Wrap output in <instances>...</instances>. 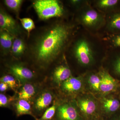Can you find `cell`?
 <instances>
[{
    "mask_svg": "<svg viewBox=\"0 0 120 120\" xmlns=\"http://www.w3.org/2000/svg\"><path fill=\"white\" fill-rule=\"evenodd\" d=\"M69 34V28L64 25L57 24L50 29L36 46L35 55L38 61L46 64L53 61L61 52Z\"/></svg>",
    "mask_w": 120,
    "mask_h": 120,
    "instance_id": "6da1fadb",
    "label": "cell"
},
{
    "mask_svg": "<svg viewBox=\"0 0 120 120\" xmlns=\"http://www.w3.org/2000/svg\"><path fill=\"white\" fill-rule=\"evenodd\" d=\"M33 5L41 19L60 17L63 15V9L58 1L56 0H38L35 1Z\"/></svg>",
    "mask_w": 120,
    "mask_h": 120,
    "instance_id": "7a4b0ae2",
    "label": "cell"
},
{
    "mask_svg": "<svg viewBox=\"0 0 120 120\" xmlns=\"http://www.w3.org/2000/svg\"><path fill=\"white\" fill-rule=\"evenodd\" d=\"M54 120H84L76 107L71 102L57 105Z\"/></svg>",
    "mask_w": 120,
    "mask_h": 120,
    "instance_id": "3957f363",
    "label": "cell"
},
{
    "mask_svg": "<svg viewBox=\"0 0 120 120\" xmlns=\"http://www.w3.org/2000/svg\"><path fill=\"white\" fill-rule=\"evenodd\" d=\"M54 97L52 92L49 90H45L38 94L34 99L32 107L34 116V114L37 116H42L49 107L53 101Z\"/></svg>",
    "mask_w": 120,
    "mask_h": 120,
    "instance_id": "277c9868",
    "label": "cell"
},
{
    "mask_svg": "<svg viewBox=\"0 0 120 120\" xmlns=\"http://www.w3.org/2000/svg\"><path fill=\"white\" fill-rule=\"evenodd\" d=\"M75 53L78 61L83 65H88L93 61L92 50L88 42L84 40L77 42L75 46Z\"/></svg>",
    "mask_w": 120,
    "mask_h": 120,
    "instance_id": "5b68a950",
    "label": "cell"
},
{
    "mask_svg": "<svg viewBox=\"0 0 120 120\" xmlns=\"http://www.w3.org/2000/svg\"><path fill=\"white\" fill-rule=\"evenodd\" d=\"M77 105L84 120H92L99 116L96 113L97 106L95 101L90 98H83L77 101Z\"/></svg>",
    "mask_w": 120,
    "mask_h": 120,
    "instance_id": "8992f818",
    "label": "cell"
},
{
    "mask_svg": "<svg viewBox=\"0 0 120 120\" xmlns=\"http://www.w3.org/2000/svg\"><path fill=\"white\" fill-rule=\"evenodd\" d=\"M100 91L105 94L120 92V81L107 72L101 74Z\"/></svg>",
    "mask_w": 120,
    "mask_h": 120,
    "instance_id": "52a82bcc",
    "label": "cell"
},
{
    "mask_svg": "<svg viewBox=\"0 0 120 120\" xmlns=\"http://www.w3.org/2000/svg\"><path fill=\"white\" fill-rule=\"evenodd\" d=\"M10 71L19 83L23 84L34 79V74L27 68L19 64H14L10 67Z\"/></svg>",
    "mask_w": 120,
    "mask_h": 120,
    "instance_id": "ba28073f",
    "label": "cell"
},
{
    "mask_svg": "<svg viewBox=\"0 0 120 120\" xmlns=\"http://www.w3.org/2000/svg\"><path fill=\"white\" fill-rule=\"evenodd\" d=\"M38 87L30 82L22 84L17 93V99H23L30 102L38 94Z\"/></svg>",
    "mask_w": 120,
    "mask_h": 120,
    "instance_id": "9c48e42d",
    "label": "cell"
},
{
    "mask_svg": "<svg viewBox=\"0 0 120 120\" xmlns=\"http://www.w3.org/2000/svg\"><path fill=\"white\" fill-rule=\"evenodd\" d=\"M0 26L2 30L12 35L17 32L16 22L12 17L7 13L1 11L0 13Z\"/></svg>",
    "mask_w": 120,
    "mask_h": 120,
    "instance_id": "30bf717a",
    "label": "cell"
},
{
    "mask_svg": "<svg viewBox=\"0 0 120 120\" xmlns=\"http://www.w3.org/2000/svg\"><path fill=\"white\" fill-rule=\"evenodd\" d=\"M83 83L79 77H71L60 84L63 91L68 94H72L79 92L82 90Z\"/></svg>",
    "mask_w": 120,
    "mask_h": 120,
    "instance_id": "8fae6325",
    "label": "cell"
},
{
    "mask_svg": "<svg viewBox=\"0 0 120 120\" xmlns=\"http://www.w3.org/2000/svg\"><path fill=\"white\" fill-rule=\"evenodd\" d=\"M103 110L109 117L120 110V97L105 98L102 101Z\"/></svg>",
    "mask_w": 120,
    "mask_h": 120,
    "instance_id": "7c38bea8",
    "label": "cell"
},
{
    "mask_svg": "<svg viewBox=\"0 0 120 120\" xmlns=\"http://www.w3.org/2000/svg\"><path fill=\"white\" fill-rule=\"evenodd\" d=\"M71 71L68 67L61 65L56 68L53 74V80L55 83L60 85L71 77Z\"/></svg>",
    "mask_w": 120,
    "mask_h": 120,
    "instance_id": "4fadbf2b",
    "label": "cell"
},
{
    "mask_svg": "<svg viewBox=\"0 0 120 120\" xmlns=\"http://www.w3.org/2000/svg\"><path fill=\"white\" fill-rule=\"evenodd\" d=\"M15 110L18 116L24 115H30L34 117L32 108L30 102L23 99H17L15 103Z\"/></svg>",
    "mask_w": 120,
    "mask_h": 120,
    "instance_id": "5bb4252c",
    "label": "cell"
},
{
    "mask_svg": "<svg viewBox=\"0 0 120 120\" xmlns=\"http://www.w3.org/2000/svg\"><path fill=\"white\" fill-rule=\"evenodd\" d=\"M101 19L100 15L94 9L86 11L83 14L82 20L83 23L88 27H92L97 25Z\"/></svg>",
    "mask_w": 120,
    "mask_h": 120,
    "instance_id": "9a60e30c",
    "label": "cell"
},
{
    "mask_svg": "<svg viewBox=\"0 0 120 120\" xmlns=\"http://www.w3.org/2000/svg\"><path fill=\"white\" fill-rule=\"evenodd\" d=\"M108 26L109 30L114 34L120 32V8L111 15Z\"/></svg>",
    "mask_w": 120,
    "mask_h": 120,
    "instance_id": "2e32d148",
    "label": "cell"
},
{
    "mask_svg": "<svg viewBox=\"0 0 120 120\" xmlns=\"http://www.w3.org/2000/svg\"><path fill=\"white\" fill-rule=\"evenodd\" d=\"M13 37L11 34L5 31H2L0 35V43L2 47L8 49L12 46Z\"/></svg>",
    "mask_w": 120,
    "mask_h": 120,
    "instance_id": "e0dca14e",
    "label": "cell"
},
{
    "mask_svg": "<svg viewBox=\"0 0 120 120\" xmlns=\"http://www.w3.org/2000/svg\"><path fill=\"white\" fill-rule=\"evenodd\" d=\"M57 105L55 102L45 111L41 117L36 120H53L56 115Z\"/></svg>",
    "mask_w": 120,
    "mask_h": 120,
    "instance_id": "ac0fdd59",
    "label": "cell"
},
{
    "mask_svg": "<svg viewBox=\"0 0 120 120\" xmlns=\"http://www.w3.org/2000/svg\"><path fill=\"white\" fill-rule=\"evenodd\" d=\"M25 50V46L23 42L20 39H16L13 41L12 50V52L16 56L22 54Z\"/></svg>",
    "mask_w": 120,
    "mask_h": 120,
    "instance_id": "d6986e66",
    "label": "cell"
},
{
    "mask_svg": "<svg viewBox=\"0 0 120 120\" xmlns=\"http://www.w3.org/2000/svg\"><path fill=\"white\" fill-rule=\"evenodd\" d=\"M17 80L15 77L11 75H5L0 78V82L4 83L13 90H15L18 87Z\"/></svg>",
    "mask_w": 120,
    "mask_h": 120,
    "instance_id": "ffe728a7",
    "label": "cell"
},
{
    "mask_svg": "<svg viewBox=\"0 0 120 120\" xmlns=\"http://www.w3.org/2000/svg\"><path fill=\"white\" fill-rule=\"evenodd\" d=\"M88 82L92 90L95 91H100V86L101 83V77L98 75H92L88 78Z\"/></svg>",
    "mask_w": 120,
    "mask_h": 120,
    "instance_id": "44dd1931",
    "label": "cell"
},
{
    "mask_svg": "<svg viewBox=\"0 0 120 120\" xmlns=\"http://www.w3.org/2000/svg\"><path fill=\"white\" fill-rule=\"evenodd\" d=\"M99 7L101 8H118L120 5V1L118 0H101L98 3Z\"/></svg>",
    "mask_w": 120,
    "mask_h": 120,
    "instance_id": "7402d4cb",
    "label": "cell"
},
{
    "mask_svg": "<svg viewBox=\"0 0 120 120\" xmlns=\"http://www.w3.org/2000/svg\"><path fill=\"white\" fill-rule=\"evenodd\" d=\"M20 20L24 28L26 29L28 33H30L31 31L35 28L34 21L30 18H24Z\"/></svg>",
    "mask_w": 120,
    "mask_h": 120,
    "instance_id": "603a6c76",
    "label": "cell"
},
{
    "mask_svg": "<svg viewBox=\"0 0 120 120\" xmlns=\"http://www.w3.org/2000/svg\"><path fill=\"white\" fill-rule=\"evenodd\" d=\"M5 4L9 8L16 11L19 9L22 1L21 0H5Z\"/></svg>",
    "mask_w": 120,
    "mask_h": 120,
    "instance_id": "cb8c5ba5",
    "label": "cell"
},
{
    "mask_svg": "<svg viewBox=\"0 0 120 120\" xmlns=\"http://www.w3.org/2000/svg\"><path fill=\"white\" fill-rule=\"evenodd\" d=\"M113 68L115 75L120 78V52L116 55L113 61Z\"/></svg>",
    "mask_w": 120,
    "mask_h": 120,
    "instance_id": "d4e9b609",
    "label": "cell"
},
{
    "mask_svg": "<svg viewBox=\"0 0 120 120\" xmlns=\"http://www.w3.org/2000/svg\"><path fill=\"white\" fill-rule=\"evenodd\" d=\"M11 98H9L4 94H0V106L1 107H7L11 101Z\"/></svg>",
    "mask_w": 120,
    "mask_h": 120,
    "instance_id": "484cf974",
    "label": "cell"
},
{
    "mask_svg": "<svg viewBox=\"0 0 120 120\" xmlns=\"http://www.w3.org/2000/svg\"><path fill=\"white\" fill-rule=\"evenodd\" d=\"M111 41L114 48H120V32L114 34L112 37Z\"/></svg>",
    "mask_w": 120,
    "mask_h": 120,
    "instance_id": "4316f807",
    "label": "cell"
},
{
    "mask_svg": "<svg viewBox=\"0 0 120 120\" xmlns=\"http://www.w3.org/2000/svg\"><path fill=\"white\" fill-rule=\"evenodd\" d=\"M9 87L8 85L4 83L0 82V91L1 92H4L8 90Z\"/></svg>",
    "mask_w": 120,
    "mask_h": 120,
    "instance_id": "83f0119b",
    "label": "cell"
},
{
    "mask_svg": "<svg viewBox=\"0 0 120 120\" xmlns=\"http://www.w3.org/2000/svg\"><path fill=\"white\" fill-rule=\"evenodd\" d=\"M109 120H120V110L109 117Z\"/></svg>",
    "mask_w": 120,
    "mask_h": 120,
    "instance_id": "f1b7e54d",
    "label": "cell"
},
{
    "mask_svg": "<svg viewBox=\"0 0 120 120\" xmlns=\"http://www.w3.org/2000/svg\"><path fill=\"white\" fill-rule=\"evenodd\" d=\"M92 120H105L103 118H101V117H99V116L97 118H94Z\"/></svg>",
    "mask_w": 120,
    "mask_h": 120,
    "instance_id": "f546056e",
    "label": "cell"
},
{
    "mask_svg": "<svg viewBox=\"0 0 120 120\" xmlns=\"http://www.w3.org/2000/svg\"></svg>",
    "mask_w": 120,
    "mask_h": 120,
    "instance_id": "4dcf8cb0",
    "label": "cell"
}]
</instances>
